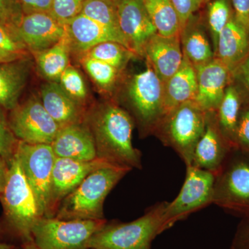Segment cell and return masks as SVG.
<instances>
[{"label": "cell", "instance_id": "6da1fadb", "mask_svg": "<svg viewBox=\"0 0 249 249\" xmlns=\"http://www.w3.org/2000/svg\"><path fill=\"white\" fill-rule=\"evenodd\" d=\"M85 121L92 133L98 159L142 169V155L132 143L134 121L128 111L116 103H102L87 111Z\"/></svg>", "mask_w": 249, "mask_h": 249}, {"label": "cell", "instance_id": "7a4b0ae2", "mask_svg": "<svg viewBox=\"0 0 249 249\" xmlns=\"http://www.w3.org/2000/svg\"><path fill=\"white\" fill-rule=\"evenodd\" d=\"M0 199L4 210L0 221V242L21 246L34 240L33 228L42 217L16 154L9 166L7 181Z\"/></svg>", "mask_w": 249, "mask_h": 249}, {"label": "cell", "instance_id": "3957f363", "mask_svg": "<svg viewBox=\"0 0 249 249\" xmlns=\"http://www.w3.org/2000/svg\"><path fill=\"white\" fill-rule=\"evenodd\" d=\"M131 170L112 164L94 170L64 199L54 217L62 220L106 219L103 206L106 197Z\"/></svg>", "mask_w": 249, "mask_h": 249}, {"label": "cell", "instance_id": "277c9868", "mask_svg": "<svg viewBox=\"0 0 249 249\" xmlns=\"http://www.w3.org/2000/svg\"><path fill=\"white\" fill-rule=\"evenodd\" d=\"M166 203L153 205L132 222L106 221L90 238L88 249H151L152 242L165 231L163 218Z\"/></svg>", "mask_w": 249, "mask_h": 249}, {"label": "cell", "instance_id": "5b68a950", "mask_svg": "<svg viewBox=\"0 0 249 249\" xmlns=\"http://www.w3.org/2000/svg\"><path fill=\"white\" fill-rule=\"evenodd\" d=\"M207 113L195 101H188L162 118L154 134L173 148L186 166L191 165L195 148L204 132Z\"/></svg>", "mask_w": 249, "mask_h": 249}, {"label": "cell", "instance_id": "8992f818", "mask_svg": "<svg viewBox=\"0 0 249 249\" xmlns=\"http://www.w3.org/2000/svg\"><path fill=\"white\" fill-rule=\"evenodd\" d=\"M244 217L249 215V154L233 149L215 173L213 201Z\"/></svg>", "mask_w": 249, "mask_h": 249}, {"label": "cell", "instance_id": "52a82bcc", "mask_svg": "<svg viewBox=\"0 0 249 249\" xmlns=\"http://www.w3.org/2000/svg\"><path fill=\"white\" fill-rule=\"evenodd\" d=\"M163 83L147 63L127 86V101L142 137L153 134L163 116Z\"/></svg>", "mask_w": 249, "mask_h": 249}, {"label": "cell", "instance_id": "ba28073f", "mask_svg": "<svg viewBox=\"0 0 249 249\" xmlns=\"http://www.w3.org/2000/svg\"><path fill=\"white\" fill-rule=\"evenodd\" d=\"M106 221L40 217L33 228V240L40 249H89L90 238Z\"/></svg>", "mask_w": 249, "mask_h": 249}, {"label": "cell", "instance_id": "9c48e42d", "mask_svg": "<svg viewBox=\"0 0 249 249\" xmlns=\"http://www.w3.org/2000/svg\"><path fill=\"white\" fill-rule=\"evenodd\" d=\"M215 174L196 168L186 166V175L182 188L173 201L168 202L163 214L164 231L177 222L184 220L193 213L213 204Z\"/></svg>", "mask_w": 249, "mask_h": 249}, {"label": "cell", "instance_id": "30bf717a", "mask_svg": "<svg viewBox=\"0 0 249 249\" xmlns=\"http://www.w3.org/2000/svg\"><path fill=\"white\" fill-rule=\"evenodd\" d=\"M16 155L33 192L41 217L49 214L52 172L56 157L51 145L27 143L19 141Z\"/></svg>", "mask_w": 249, "mask_h": 249}, {"label": "cell", "instance_id": "8fae6325", "mask_svg": "<svg viewBox=\"0 0 249 249\" xmlns=\"http://www.w3.org/2000/svg\"><path fill=\"white\" fill-rule=\"evenodd\" d=\"M9 125L18 141L33 145H52L60 126L40 99L32 97L10 111Z\"/></svg>", "mask_w": 249, "mask_h": 249}, {"label": "cell", "instance_id": "7c38bea8", "mask_svg": "<svg viewBox=\"0 0 249 249\" xmlns=\"http://www.w3.org/2000/svg\"><path fill=\"white\" fill-rule=\"evenodd\" d=\"M107 164L110 163L98 158L88 161L55 158L52 172L47 217H55L62 201L79 186L88 175Z\"/></svg>", "mask_w": 249, "mask_h": 249}, {"label": "cell", "instance_id": "4fadbf2b", "mask_svg": "<svg viewBox=\"0 0 249 249\" xmlns=\"http://www.w3.org/2000/svg\"><path fill=\"white\" fill-rule=\"evenodd\" d=\"M117 13L119 28L129 49L136 55L144 56L147 41L157 33L143 0H120Z\"/></svg>", "mask_w": 249, "mask_h": 249}, {"label": "cell", "instance_id": "5bb4252c", "mask_svg": "<svg viewBox=\"0 0 249 249\" xmlns=\"http://www.w3.org/2000/svg\"><path fill=\"white\" fill-rule=\"evenodd\" d=\"M18 30L31 55L53 47L67 35L65 24L51 13L24 14Z\"/></svg>", "mask_w": 249, "mask_h": 249}, {"label": "cell", "instance_id": "9a60e30c", "mask_svg": "<svg viewBox=\"0 0 249 249\" xmlns=\"http://www.w3.org/2000/svg\"><path fill=\"white\" fill-rule=\"evenodd\" d=\"M232 150L219 128L215 112L207 113L204 131L195 148L191 165L215 174Z\"/></svg>", "mask_w": 249, "mask_h": 249}, {"label": "cell", "instance_id": "2e32d148", "mask_svg": "<svg viewBox=\"0 0 249 249\" xmlns=\"http://www.w3.org/2000/svg\"><path fill=\"white\" fill-rule=\"evenodd\" d=\"M197 91L195 102L205 112L217 111L233 76L217 58L196 69Z\"/></svg>", "mask_w": 249, "mask_h": 249}, {"label": "cell", "instance_id": "e0dca14e", "mask_svg": "<svg viewBox=\"0 0 249 249\" xmlns=\"http://www.w3.org/2000/svg\"><path fill=\"white\" fill-rule=\"evenodd\" d=\"M65 25L71 52L81 56L95 46L109 41L119 42L129 49L120 33L101 25L83 15L72 18Z\"/></svg>", "mask_w": 249, "mask_h": 249}, {"label": "cell", "instance_id": "ac0fdd59", "mask_svg": "<svg viewBox=\"0 0 249 249\" xmlns=\"http://www.w3.org/2000/svg\"><path fill=\"white\" fill-rule=\"evenodd\" d=\"M51 146L56 158L85 161L97 159L94 139L85 120L61 127Z\"/></svg>", "mask_w": 249, "mask_h": 249}, {"label": "cell", "instance_id": "d6986e66", "mask_svg": "<svg viewBox=\"0 0 249 249\" xmlns=\"http://www.w3.org/2000/svg\"><path fill=\"white\" fill-rule=\"evenodd\" d=\"M144 56L163 83L175 74L183 60L180 36L163 37L156 34L147 41Z\"/></svg>", "mask_w": 249, "mask_h": 249}, {"label": "cell", "instance_id": "ffe728a7", "mask_svg": "<svg viewBox=\"0 0 249 249\" xmlns=\"http://www.w3.org/2000/svg\"><path fill=\"white\" fill-rule=\"evenodd\" d=\"M249 55V30L233 16L223 29L214 51L217 58L231 72L232 76Z\"/></svg>", "mask_w": 249, "mask_h": 249}, {"label": "cell", "instance_id": "44dd1931", "mask_svg": "<svg viewBox=\"0 0 249 249\" xmlns=\"http://www.w3.org/2000/svg\"><path fill=\"white\" fill-rule=\"evenodd\" d=\"M41 102L60 128L85 120L87 111L65 91L58 82H50L41 88Z\"/></svg>", "mask_w": 249, "mask_h": 249}, {"label": "cell", "instance_id": "7402d4cb", "mask_svg": "<svg viewBox=\"0 0 249 249\" xmlns=\"http://www.w3.org/2000/svg\"><path fill=\"white\" fill-rule=\"evenodd\" d=\"M32 61L29 58L0 63V108L11 111L19 105L27 84Z\"/></svg>", "mask_w": 249, "mask_h": 249}, {"label": "cell", "instance_id": "603a6c76", "mask_svg": "<svg viewBox=\"0 0 249 249\" xmlns=\"http://www.w3.org/2000/svg\"><path fill=\"white\" fill-rule=\"evenodd\" d=\"M196 91V69L183 58L178 71L163 83V116L183 103L194 101Z\"/></svg>", "mask_w": 249, "mask_h": 249}, {"label": "cell", "instance_id": "cb8c5ba5", "mask_svg": "<svg viewBox=\"0 0 249 249\" xmlns=\"http://www.w3.org/2000/svg\"><path fill=\"white\" fill-rule=\"evenodd\" d=\"M183 58L195 68L206 65L214 58L204 26L198 16H192L180 34Z\"/></svg>", "mask_w": 249, "mask_h": 249}, {"label": "cell", "instance_id": "d4e9b609", "mask_svg": "<svg viewBox=\"0 0 249 249\" xmlns=\"http://www.w3.org/2000/svg\"><path fill=\"white\" fill-rule=\"evenodd\" d=\"M231 83L227 87L217 111L216 119L219 128L233 149L236 148V129L246 97L242 89Z\"/></svg>", "mask_w": 249, "mask_h": 249}, {"label": "cell", "instance_id": "484cf974", "mask_svg": "<svg viewBox=\"0 0 249 249\" xmlns=\"http://www.w3.org/2000/svg\"><path fill=\"white\" fill-rule=\"evenodd\" d=\"M71 53V47L67 34L53 47L33 55L41 75L49 81L58 83L62 73L70 66Z\"/></svg>", "mask_w": 249, "mask_h": 249}, {"label": "cell", "instance_id": "4316f807", "mask_svg": "<svg viewBox=\"0 0 249 249\" xmlns=\"http://www.w3.org/2000/svg\"><path fill=\"white\" fill-rule=\"evenodd\" d=\"M143 2L159 35L168 37L180 36L181 23L170 0H143Z\"/></svg>", "mask_w": 249, "mask_h": 249}, {"label": "cell", "instance_id": "83f0119b", "mask_svg": "<svg viewBox=\"0 0 249 249\" xmlns=\"http://www.w3.org/2000/svg\"><path fill=\"white\" fill-rule=\"evenodd\" d=\"M30 54L18 27L0 22V63L29 58Z\"/></svg>", "mask_w": 249, "mask_h": 249}, {"label": "cell", "instance_id": "f1b7e54d", "mask_svg": "<svg viewBox=\"0 0 249 249\" xmlns=\"http://www.w3.org/2000/svg\"><path fill=\"white\" fill-rule=\"evenodd\" d=\"M85 55L107 63L120 71H123L129 60L136 55L134 52L122 44L113 41L95 46L83 55Z\"/></svg>", "mask_w": 249, "mask_h": 249}, {"label": "cell", "instance_id": "f546056e", "mask_svg": "<svg viewBox=\"0 0 249 249\" xmlns=\"http://www.w3.org/2000/svg\"><path fill=\"white\" fill-rule=\"evenodd\" d=\"M80 14L121 34L118 20L117 4L114 1L85 0Z\"/></svg>", "mask_w": 249, "mask_h": 249}, {"label": "cell", "instance_id": "4dcf8cb0", "mask_svg": "<svg viewBox=\"0 0 249 249\" xmlns=\"http://www.w3.org/2000/svg\"><path fill=\"white\" fill-rule=\"evenodd\" d=\"M208 4L206 18L214 53L219 36L233 16V10L231 0H211Z\"/></svg>", "mask_w": 249, "mask_h": 249}, {"label": "cell", "instance_id": "1f68e13d", "mask_svg": "<svg viewBox=\"0 0 249 249\" xmlns=\"http://www.w3.org/2000/svg\"><path fill=\"white\" fill-rule=\"evenodd\" d=\"M85 71L95 84L105 91H111L115 86L121 71L105 62L83 55L80 58Z\"/></svg>", "mask_w": 249, "mask_h": 249}, {"label": "cell", "instance_id": "d6a6232c", "mask_svg": "<svg viewBox=\"0 0 249 249\" xmlns=\"http://www.w3.org/2000/svg\"><path fill=\"white\" fill-rule=\"evenodd\" d=\"M58 83L73 99L83 106L88 98V90L84 78L78 70L71 66L67 67L62 73Z\"/></svg>", "mask_w": 249, "mask_h": 249}, {"label": "cell", "instance_id": "836d02e7", "mask_svg": "<svg viewBox=\"0 0 249 249\" xmlns=\"http://www.w3.org/2000/svg\"><path fill=\"white\" fill-rule=\"evenodd\" d=\"M18 142L19 141L10 128L8 120L0 111V155L8 166L16 155Z\"/></svg>", "mask_w": 249, "mask_h": 249}, {"label": "cell", "instance_id": "e575fe53", "mask_svg": "<svg viewBox=\"0 0 249 249\" xmlns=\"http://www.w3.org/2000/svg\"><path fill=\"white\" fill-rule=\"evenodd\" d=\"M85 1V0H53L51 14L60 22L65 24L67 21L80 14Z\"/></svg>", "mask_w": 249, "mask_h": 249}, {"label": "cell", "instance_id": "d590c367", "mask_svg": "<svg viewBox=\"0 0 249 249\" xmlns=\"http://www.w3.org/2000/svg\"><path fill=\"white\" fill-rule=\"evenodd\" d=\"M24 15L18 0H0V22L18 27Z\"/></svg>", "mask_w": 249, "mask_h": 249}, {"label": "cell", "instance_id": "8d00e7d4", "mask_svg": "<svg viewBox=\"0 0 249 249\" xmlns=\"http://www.w3.org/2000/svg\"><path fill=\"white\" fill-rule=\"evenodd\" d=\"M236 148L249 154V103L246 102L241 110L236 129Z\"/></svg>", "mask_w": 249, "mask_h": 249}, {"label": "cell", "instance_id": "74e56055", "mask_svg": "<svg viewBox=\"0 0 249 249\" xmlns=\"http://www.w3.org/2000/svg\"><path fill=\"white\" fill-rule=\"evenodd\" d=\"M179 18L181 29L204 4V0H170Z\"/></svg>", "mask_w": 249, "mask_h": 249}, {"label": "cell", "instance_id": "f35d334b", "mask_svg": "<svg viewBox=\"0 0 249 249\" xmlns=\"http://www.w3.org/2000/svg\"><path fill=\"white\" fill-rule=\"evenodd\" d=\"M230 249H249V215L237 226Z\"/></svg>", "mask_w": 249, "mask_h": 249}, {"label": "cell", "instance_id": "ab89813d", "mask_svg": "<svg viewBox=\"0 0 249 249\" xmlns=\"http://www.w3.org/2000/svg\"><path fill=\"white\" fill-rule=\"evenodd\" d=\"M24 14L33 13H51L53 0H18Z\"/></svg>", "mask_w": 249, "mask_h": 249}, {"label": "cell", "instance_id": "60d3db41", "mask_svg": "<svg viewBox=\"0 0 249 249\" xmlns=\"http://www.w3.org/2000/svg\"><path fill=\"white\" fill-rule=\"evenodd\" d=\"M234 17L249 30V0H231Z\"/></svg>", "mask_w": 249, "mask_h": 249}, {"label": "cell", "instance_id": "b9f144b4", "mask_svg": "<svg viewBox=\"0 0 249 249\" xmlns=\"http://www.w3.org/2000/svg\"><path fill=\"white\" fill-rule=\"evenodd\" d=\"M234 78H237L245 88L246 98L249 103V55L245 61L242 62L233 74Z\"/></svg>", "mask_w": 249, "mask_h": 249}, {"label": "cell", "instance_id": "7bdbcfd3", "mask_svg": "<svg viewBox=\"0 0 249 249\" xmlns=\"http://www.w3.org/2000/svg\"><path fill=\"white\" fill-rule=\"evenodd\" d=\"M9 166L0 155V196L4 191L6 181H7Z\"/></svg>", "mask_w": 249, "mask_h": 249}, {"label": "cell", "instance_id": "ee69618b", "mask_svg": "<svg viewBox=\"0 0 249 249\" xmlns=\"http://www.w3.org/2000/svg\"><path fill=\"white\" fill-rule=\"evenodd\" d=\"M0 249H22L21 246L0 242Z\"/></svg>", "mask_w": 249, "mask_h": 249}, {"label": "cell", "instance_id": "f6af8a7d", "mask_svg": "<svg viewBox=\"0 0 249 249\" xmlns=\"http://www.w3.org/2000/svg\"><path fill=\"white\" fill-rule=\"evenodd\" d=\"M22 249H40L37 245H36L34 240L29 241V242H25L21 245Z\"/></svg>", "mask_w": 249, "mask_h": 249}, {"label": "cell", "instance_id": "bcb514c9", "mask_svg": "<svg viewBox=\"0 0 249 249\" xmlns=\"http://www.w3.org/2000/svg\"><path fill=\"white\" fill-rule=\"evenodd\" d=\"M109 1H114V2H115L116 4H117V3L119 2L120 0H109Z\"/></svg>", "mask_w": 249, "mask_h": 249}, {"label": "cell", "instance_id": "7dc6e473", "mask_svg": "<svg viewBox=\"0 0 249 249\" xmlns=\"http://www.w3.org/2000/svg\"><path fill=\"white\" fill-rule=\"evenodd\" d=\"M211 0H204V4L205 3H209V1H211Z\"/></svg>", "mask_w": 249, "mask_h": 249}, {"label": "cell", "instance_id": "c3c4849f", "mask_svg": "<svg viewBox=\"0 0 249 249\" xmlns=\"http://www.w3.org/2000/svg\"></svg>", "mask_w": 249, "mask_h": 249}]
</instances>
